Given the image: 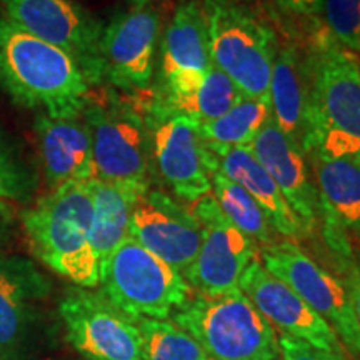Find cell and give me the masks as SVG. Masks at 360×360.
Returning a JSON list of instances; mask_svg holds the SVG:
<instances>
[{"mask_svg": "<svg viewBox=\"0 0 360 360\" xmlns=\"http://www.w3.org/2000/svg\"><path fill=\"white\" fill-rule=\"evenodd\" d=\"M0 87L25 109L60 119L80 117L90 87L77 62L0 17Z\"/></svg>", "mask_w": 360, "mask_h": 360, "instance_id": "cell-1", "label": "cell"}, {"mask_svg": "<svg viewBox=\"0 0 360 360\" xmlns=\"http://www.w3.org/2000/svg\"><path fill=\"white\" fill-rule=\"evenodd\" d=\"M305 157H360V64L323 27L307 53Z\"/></svg>", "mask_w": 360, "mask_h": 360, "instance_id": "cell-2", "label": "cell"}, {"mask_svg": "<svg viewBox=\"0 0 360 360\" xmlns=\"http://www.w3.org/2000/svg\"><path fill=\"white\" fill-rule=\"evenodd\" d=\"M92 210L89 180L52 188L22 214L35 257L82 289L101 285V269L90 244Z\"/></svg>", "mask_w": 360, "mask_h": 360, "instance_id": "cell-3", "label": "cell"}, {"mask_svg": "<svg viewBox=\"0 0 360 360\" xmlns=\"http://www.w3.org/2000/svg\"><path fill=\"white\" fill-rule=\"evenodd\" d=\"M172 317L210 360L281 359L276 328L240 290L219 297L192 294Z\"/></svg>", "mask_w": 360, "mask_h": 360, "instance_id": "cell-4", "label": "cell"}, {"mask_svg": "<svg viewBox=\"0 0 360 360\" xmlns=\"http://www.w3.org/2000/svg\"><path fill=\"white\" fill-rule=\"evenodd\" d=\"M82 120L92 143L96 179L143 193L150 188V129L132 103L115 94L90 98Z\"/></svg>", "mask_w": 360, "mask_h": 360, "instance_id": "cell-5", "label": "cell"}, {"mask_svg": "<svg viewBox=\"0 0 360 360\" xmlns=\"http://www.w3.org/2000/svg\"><path fill=\"white\" fill-rule=\"evenodd\" d=\"M212 65L245 97L269 96L278 44L274 30L232 0H204Z\"/></svg>", "mask_w": 360, "mask_h": 360, "instance_id": "cell-6", "label": "cell"}, {"mask_svg": "<svg viewBox=\"0 0 360 360\" xmlns=\"http://www.w3.org/2000/svg\"><path fill=\"white\" fill-rule=\"evenodd\" d=\"M102 294L134 319L165 321L192 295L177 269L127 237L101 269Z\"/></svg>", "mask_w": 360, "mask_h": 360, "instance_id": "cell-7", "label": "cell"}, {"mask_svg": "<svg viewBox=\"0 0 360 360\" xmlns=\"http://www.w3.org/2000/svg\"><path fill=\"white\" fill-rule=\"evenodd\" d=\"M259 260L328 322L350 354L360 355V328L347 287L340 278L292 240H276L260 247Z\"/></svg>", "mask_w": 360, "mask_h": 360, "instance_id": "cell-8", "label": "cell"}, {"mask_svg": "<svg viewBox=\"0 0 360 360\" xmlns=\"http://www.w3.org/2000/svg\"><path fill=\"white\" fill-rule=\"evenodd\" d=\"M152 167L179 200L193 204L212 193L215 159L200 134L199 122L157 109L147 112Z\"/></svg>", "mask_w": 360, "mask_h": 360, "instance_id": "cell-9", "label": "cell"}, {"mask_svg": "<svg viewBox=\"0 0 360 360\" xmlns=\"http://www.w3.org/2000/svg\"><path fill=\"white\" fill-rule=\"evenodd\" d=\"M0 6L11 24L69 53L90 85L102 82L103 27L79 4L74 0H0Z\"/></svg>", "mask_w": 360, "mask_h": 360, "instance_id": "cell-10", "label": "cell"}, {"mask_svg": "<svg viewBox=\"0 0 360 360\" xmlns=\"http://www.w3.org/2000/svg\"><path fill=\"white\" fill-rule=\"evenodd\" d=\"M58 314L67 340L90 360H142V334L130 317L102 292L75 287L62 297Z\"/></svg>", "mask_w": 360, "mask_h": 360, "instance_id": "cell-11", "label": "cell"}, {"mask_svg": "<svg viewBox=\"0 0 360 360\" xmlns=\"http://www.w3.org/2000/svg\"><path fill=\"white\" fill-rule=\"evenodd\" d=\"M192 214L202 227V240L184 278L195 294L207 297L240 290V277L257 259L255 244L225 217L212 193L193 202Z\"/></svg>", "mask_w": 360, "mask_h": 360, "instance_id": "cell-12", "label": "cell"}, {"mask_svg": "<svg viewBox=\"0 0 360 360\" xmlns=\"http://www.w3.org/2000/svg\"><path fill=\"white\" fill-rule=\"evenodd\" d=\"M162 15L152 0H135L103 27L102 80L124 92H147L155 74Z\"/></svg>", "mask_w": 360, "mask_h": 360, "instance_id": "cell-13", "label": "cell"}, {"mask_svg": "<svg viewBox=\"0 0 360 360\" xmlns=\"http://www.w3.org/2000/svg\"><path fill=\"white\" fill-rule=\"evenodd\" d=\"M129 237L184 274L199 252L202 227L186 205L169 193L148 188L132 207Z\"/></svg>", "mask_w": 360, "mask_h": 360, "instance_id": "cell-14", "label": "cell"}, {"mask_svg": "<svg viewBox=\"0 0 360 360\" xmlns=\"http://www.w3.org/2000/svg\"><path fill=\"white\" fill-rule=\"evenodd\" d=\"M238 289L274 328L327 352L345 355L334 328L304 302L287 283L278 281L254 259L238 282Z\"/></svg>", "mask_w": 360, "mask_h": 360, "instance_id": "cell-15", "label": "cell"}, {"mask_svg": "<svg viewBox=\"0 0 360 360\" xmlns=\"http://www.w3.org/2000/svg\"><path fill=\"white\" fill-rule=\"evenodd\" d=\"M326 225V240L342 264L350 260L345 232H360V157L309 155Z\"/></svg>", "mask_w": 360, "mask_h": 360, "instance_id": "cell-16", "label": "cell"}, {"mask_svg": "<svg viewBox=\"0 0 360 360\" xmlns=\"http://www.w3.org/2000/svg\"><path fill=\"white\" fill-rule=\"evenodd\" d=\"M250 147L281 188L305 233L312 231L321 219V202L302 148L278 129L272 117L265 122Z\"/></svg>", "mask_w": 360, "mask_h": 360, "instance_id": "cell-17", "label": "cell"}, {"mask_svg": "<svg viewBox=\"0 0 360 360\" xmlns=\"http://www.w3.org/2000/svg\"><path fill=\"white\" fill-rule=\"evenodd\" d=\"M34 129L44 175L51 188L96 179L92 143L82 115L53 119L40 114Z\"/></svg>", "mask_w": 360, "mask_h": 360, "instance_id": "cell-18", "label": "cell"}, {"mask_svg": "<svg viewBox=\"0 0 360 360\" xmlns=\"http://www.w3.org/2000/svg\"><path fill=\"white\" fill-rule=\"evenodd\" d=\"M240 97L236 84L212 65L204 74L180 75L159 82V94L152 105L202 124L219 119Z\"/></svg>", "mask_w": 360, "mask_h": 360, "instance_id": "cell-19", "label": "cell"}, {"mask_svg": "<svg viewBox=\"0 0 360 360\" xmlns=\"http://www.w3.org/2000/svg\"><path fill=\"white\" fill-rule=\"evenodd\" d=\"M210 152L214 154L215 169L240 187H244L254 197V200L262 207L274 232L289 238L300 237L305 233L299 217L287 204L281 188L260 164L250 146L219 148V150Z\"/></svg>", "mask_w": 360, "mask_h": 360, "instance_id": "cell-20", "label": "cell"}, {"mask_svg": "<svg viewBox=\"0 0 360 360\" xmlns=\"http://www.w3.org/2000/svg\"><path fill=\"white\" fill-rule=\"evenodd\" d=\"M212 67L207 19L202 4L184 0L175 8L160 42V82L199 75Z\"/></svg>", "mask_w": 360, "mask_h": 360, "instance_id": "cell-21", "label": "cell"}, {"mask_svg": "<svg viewBox=\"0 0 360 360\" xmlns=\"http://www.w3.org/2000/svg\"><path fill=\"white\" fill-rule=\"evenodd\" d=\"M269 97L272 103V119L278 129L302 148L309 122L307 53L290 45L278 47Z\"/></svg>", "mask_w": 360, "mask_h": 360, "instance_id": "cell-22", "label": "cell"}, {"mask_svg": "<svg viewBox=\"0 0 360 360\" xmlns=\"http://www.w3.org/2000/svg\"><path fill=\"white\" fill-rule=\"evenodd\" d=\"M51 283L34 262L20 255H0V347L19 340L35 304Z\"/></svg>", "mask_w": 360, "mask_h": 360, "instance_id": "cell-23", "label": "cell"}, {"mask_svg": "<svg viewBox=\"0 0 360 360\" xmlns=\"http://www.w3.org/2000/svg\"><path fill=\"white\" fill-rule=\"evenodd\" d=\"M92 191V229L90 244L96 254L98 269L105 265L112 252L129 237V220L132 207L142 193L112 184L90 180Z\"/></svg>", "mask_w": 360, "mask_h": 360, "instance_id": "cell-24", "label": "cell"}, {"mask_svg": "<svg viewBox=\"0 0 360 360\" xmlns=\"http://www.w3.org/2000/svg\"><path fill=\"white\" fill-rule=\"evenodd\" d=\"M272 117L269 96H242L219 119L199 124L200 134L210 150L252 146L265 122Z\"/></svg>", "mask_w": 360, "mask_h": 360, "instance_id": "cell-25", "label": "cell"}, {"mask_svg": "<svg viewBox=\"0 0 360 360\" xmlns=\"http://www.w3.org/2000/svg\"><path fill=\"white\" fill-rule=\"evenodd\" d=\"M212 195L225 217L244 232L254 244L260 247L276 242V232L270 225L262 207L254 200V197L220 172L212 170Z\"/></svg>", "mask_w": 360, "mask_h": 360, "instance_id": "cell-26", "label": "cell"}, {"mask_svg": "<svg viewBox=\"0 0 360 360\" xmlns=\"http://www.w3.org/2000/svg\"><path fill=\"white\" fill-rule=\"evenodd\" d=\"M142 334V360H210L199 342L175 322L137 319Z\"/></svg>", "mask_w": 360, "mask_h": 360, "instance_id": "cell-27", "label": "cell"}, {"mask_svg": "<svg viewBox=\"0 0 360 360\" xmlns=\"http://www.w3.org/2000/svg\"><path fill=\"white\" fill-rule=\"evenodd\" d=\"M323 30L360 60V0H323Z\"/></svg>", "mask_w": 360, "mask_h": 360, "instance_id": "cell-28", "label": "cell"}, {"mask_svg": "<svg viewBox=\"0 0 360 360\" xmlns=\"http://www.w3.org/2000/svg\"><path fill=\"white\" fill-rule=\"evenodd\" d=\"M29 187V175L0 135V199H22Z\"/></svg>", "mask_w": 360, "mask_h": 360, "instance_id": "cell-29", "label": "cell"}, {"mask_svg": "<svg viewBox=\"0 0 360 360\" xmlns=\"http://www.w3.org/2000/svg\"><path fill=\"white\" fill-rule=\"evenodd\" d=\"M277 339L282 360H347L345 355L327 352L294 337L282 334Z\"/></svg>", "mask_w": 360, "mask_h": 360, "instance_id": "cell-30", "label": "cell"}, {"mask_svg": "<svg viewBox=\"0 0 360 360\" xmlns=\"http://www.w3.org/2000/svg\"><path fill=\"white\" fill-rule=\"evenodd\" d=\"M344 282L347 287V292L350 295V302H352L355 319H357L359 328H360V265L354 264L352 260L344 262Z\"/></svg>", "mask_w": 360, "mask_h": 360, "instance_id": "cell-31", "label": "cell"}, {"mask_svg": "<svg viewBox=\"0 0 360 360\" xmlns=\"http://www.w3.org/2000/svg\"><path fill=\"white\" fill-rule=\"evenodd\" d=\"M276 2L282 11L289 12L295 17L319 19L321 17L323 0H276Z\"/></svg>", "mask_w": 360, "mask_h": 360, "instance_id": "cell-32", "label": "cell"}, {"mask_svg": "<svg viewBox=\"0 0 360 360\" xmlns=\"http://www.w3.org/2000/svg\"><path fill=\"white\" fill-rule=\"evenodd\" d=\"M8 222H11V207L4 199H0V236L7 229Z\"/></svg>", "mask_w": 360, "mask_h": 360, "instance_id": "cell-33", "label": "cell"}]
</instances>
